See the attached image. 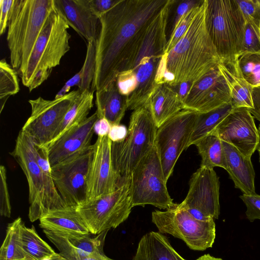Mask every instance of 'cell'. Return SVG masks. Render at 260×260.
Returning a JSON list of instances; mask_svg holds the SVG:
<instances>
[{"mask_svg":"<svg viewBox=\"0 0 260 260\" xmlns=\"http://www.w3.org/2000/svg\"><path fill=\"white\" fill-rule=\"evenodd\" d=\"M80 92L79 89L74 90L53 100L41 96L29 100L31 114L21 131L36 145L47 148Z\"/></svg>","mask_w":260,"mask_h":260,"instance_id":"obj_12","label":"cell"},{"mask_svg":"<svg viewBox=\"0 0 260 260\" xmlns=\"http://www.w3.org/2000/svg\"><path fill=\"white\" fill-rule=\"evenodd\" d=\"M96 56V42H87L86 55L84 64L81 68V79L78 87L81 91L91 90L95 74Z\"/></svg>","mask_w":260,"mask_h":260,"instance_id":"obj_36","label":"cell"},{"mask_svg":"<svg viewBox=\"0 0 260 260\" xmlns=\"http://www.w3.org/2000/svg\"><path fill=\"white\" fill-rule=\"evenodd\" d=\"M99 117L96 112L67 131L47 148L51 166L89 146Z\"/></svg>","mask_w":260,"mask_h":260,"instance_id":"obj_19","label":"cell"},{"mask_svg":"<svg viewBox=\"0 0 260 260\" xmlns=\"http://www.w3.org/2000/svg\"><path fill=\"white\" fill-rule=\"evenodd\" d=\"M252 100L253 107L248 109L253 117L260 122V85L253 87Z\"/></svg>","mask_w":260,"mask_h":260,"instance_id":"obj_46","label":"cell"},{"mask_svg":"<svg viewBox=\"0 0 260 260\" xmlns=\"http://www.w3.org/2000/svg\"><path fill=\"white\" fill-rule=\"evenodd\" d=\"M93 145L51 166L56 188L67 207L77 208L87 201V180Z\"/></svg>","mask_w":260,"mask_h":260,"instance_id":"obj_13","label":"cell"},{"mask_svg":"<svg viewBox=\"0 0 260 260\" xmlns=\"http://www.w3.org/2000/svg\"><path fill=\"white\" fill-rule=\"evenodd\" d=\"M204 0H170L166 26L167 42L171 37L182 17L192 8L201 5Z\"/></svg>","mask_w":260,"mask_h":260,"instance_id":"obj_34","label":"cell"},{"mask_svg":"<svg viewBox=\"0 0 260 260\" xmlns=\"http://www.w3.org/2000/svg\"><path fill=\"white\" fill-rule=\"evenodd\" d=\"M221 141L250 158L259 142L254 117L246 108L234 109L215 129Z\"/></svg>","mask_w":260,"mask_h":260,"instance_id":"obj_18","label":"cell"},{"mask_svg":"<svg viewBox=\"0 0 260 260\" xmlns=\"http://www.w3.org/2000/svg\"><path fill=\"white\" fill-rule=\"evenodd\" d=\"M146 104L157 128L184 109L179 93L167 84H157Z\"/></svg>","mask_w":260,"mask_h":260,"instance_id":"obj_23","label":"cell"},{"mask_svg":"<svg viewBox=\"0 0 260 260\" xmlns=\"http://www.w3.org/2000/svg\"><path fill=\"white\" fill-rule=\"evenodd\" d=\"M157 129L145 104L132 113L126 138L112 142V160L119 187L129 180L136 167L154 146Z\"/></svg>","mask_w":260,"mask_h":260,"instance_id":"obj_5","label":"cell"},{"mask_svg":"<svg viewBox=\"0 0 260 260\" xmlns=\"http://www.w3.org/2000/svg\"><path fill=\"white\" fill-rule=\"evenodd\" d=\"M129 196L133 207L151 205L167 210L176 205L168 191L155 145L133 171L129 179Z\"/></svg>","mask_w":260,"mask_h":260,"instance_id":"obj_9","label":"cell"},{"mask_svg":"<svg viewBox=\"0 0 260 260\" xmlns=\"http://www.w3.org/2000/svg\"><path fill=\"white\" fill-rule=\"evenodd\" d=\"M152 222L159 233L183 240L191 249L203 251L212 247L216 236L214 219L200 221L179 204L164 211L152 212Z\"/></svg>","mask_w":260,"mask_h":260,"instance_id":"obj_10","label":"cell"},{"mask_svg":"<svg viewBox=\"0 0 260 260\" xmlns=\"http://www.w3.org/2000/svg\"><path fill=\"white\" fill-rule=\"evenodd\" d=\"M246 53L260 54V20L252 18L245 20L241 54Z\"/></svg>","mask_w":260,"mask_h":260,"instance_id":"obj_37","label":"cell"},{"mask_svg":"<svg viewBox=\"0 0 260 260\" xmlns=\"http://www.w3.org/2000/svg\"><path fill=\"white\" fill-rule=\"evenodd\" d=\"M111 126V124L106 118H99L94 125V133L98 135V136H107L110 132Z\"/></svg>","mask_w":260,"mask_h":260,"instance_id":"obj_48","label":"cell"},{"mask_svg":"<svg viewBox=\"0 0 260 260\" xmlns=\"http://www.w3.org/2000/svg\"><path fill=\"white\" fill-rule=\"evenodd\" d=\"M44 260H54V259L53 258H48V259H45Z\"/></svg>","mask_w":260,"mask_h":260,"instance_id":"obj_52","label":"cell"},{"mask_svg":"<svg viewBox=\"0 0 260 260\" xmlns=\"http://www.w3.org/2000/svg\"><path fill=\"white\" fill-rule=\"evenodd\" d=\"M244 18L260 20V0H236Z\"/></svg>","mask_w":260,"mask_h":260,"instance_id":"obj_42","label":"cell"},{"mask_svg":"<svg viewBox=\"0 0 260 260\" xmlns=\"http://www.w3.org/2000/svg\"><path fill=\"white\" fill-rule=\"evenodd\" d=\"M93 100L92 91H80L66 113L52 141L48 146L56 141L67 131L79 125L88 117L87 116L93 105Z\"/></svg>","mask_w":260,"mask_h":260,"instance_id":"obj_28","label":"cell"},{"mask_svg":"<svg viewBox=\"0 0 260 260\" xmlns=\"http://www.w3.org/2000/svg\"><path fill=\"white\" fill-rule=\"evenodd\" d=\"M258 131L259 134V142L258 144V145L257 146L256 150L258 151V154H259V162H260V124L259 125L258 128Z\"/></svg>","mask_w":260,"mask_h":260,"instance_id":"obj_51","label":"cell"},{"mask_svg":"<svg viewBox=\"0 0 260 260\" xmlns=\"http://www.w3.org/2000/svg\"><path fill=\"white\" fill-rule=\"evenodd\" d=\"M120 1V0H88V3L92 13L100 18Z\"/></svg>","mask_w":260,"mask_h":260,"instance_id":"obj_43","label":"cell"},{"mask_svg":"<svg viewBox=\"0 0 260 260\" xmlns=\"http://www.w3.org/2000/svg\"><path fill=\"white\" fill-rule=\"evenodd\" d=\"M11 206L7 179V171L4 166L0 167V214L10 217Z\"/></svg>","mask_w":260,"mask_h":260,"instance_id":"obj_39","label":"cell"},{"mask_svg":"<svg viewBox=\"0 0 260 260\" xmlns=\"http://www.w3.org/2000/svg\"><path fill=\"white\" fill-rule=\"evenodd\" d=\"M201 5L192 8L180 20L171 37L167 42L165 53H168L185 33Z\"/></svg>","mask_w":260,"mask_h":260,"instance_id":"obj_38","label":"cell"},{"mask_svg":"<svg viewBox=\"0 0 260 260\" xmlns=\"http://www.w3.org/2000/svg\"><path fill=\"white\" fill-rule=\"evenodd\" d=\"M132 260H186L172 246L167 237L150 232L140 240Z\"/></svg>","mask_w":260,"mask_h":260,"instance_id":"obj_26","label":"cell"},{"mask_svg":"<svg viewBox=\"0 0 260 260\" xmlns=\"http://www.w3.org/2000/svg\"><path fill=\"white\" fill-rule=\"evenodd\" d=\"M169 0H120L100 17L91 91L101 90L132 70L147 28Z\"/></svg>","mask_w":260,"mask_h":260,"instance_id":"obj_1","label":"cell"},{"mask_svg":"<svg viewBox=\"0 0 260 260\" xmlns=\"http://www.w3.org/2000/svg\"><path fill=\"white\" fill-rule=\"evenodd\" d=\"M69 27L54 7L19 74L23 85L30 92L48 78L53 69L60 64L62 57L70 50Z\"/></svg>","mask_w":260,"mask_h":260,"instance_id":"obj_4","label":"cell"},{"mask_svg":"<svg viewBox=\"0 0 260 260\" xmlns=\"http://www.w3.org/2000/svg\"><path fill=\"white\" fill-rule=\"evenodd\" d=\"M20 237L23 248L29 260L53 258L58 254L39 236L33 225L27 228L23 223Z\"/></svg>","mask_w":260,"mask_h":260,"instance_id":"obj_31","label":"cell"},{"mask_svg":"<svg viewBox=\"0 0 260 260\" xmlns=\"http://www.w3.org/2000/svg\"><path fill=\"white\" fill-rule=\"evenodd\" d=\"M219 181L213 169L200 167L191 176L185 199L179 204L194 218L218 219L220 214Z\"/></svg>","mask_w":260,"mask_h":260,"instance_id":"obj_15","label":"cell"},{"mask_svg":"<svg viewBox=\"0 0 260 260\" xmlns=\"http://www.w3.org/2000/svg\"><path fill=\"white\" fill-rule=\"evenodd\" d=\"M116 84L119 92L123 95L128 96L137 86L135 73L133 70L120 73L117 77Z\"/></svg>","mask_w":260,"mask_h":260,"instance_id":"obj_40","label":"cell"},{"mask_svg":"<svg viewBox=\"0 0 260 260\" xmlns=\"http://www.w3.org/2000/svg\"><path fill=\"white\" fill-rule=\"evenodd\" d=\"M132 208L128 180L113 192L86 202L77 210L90 233L98 235L125 221Z\"/></svg>","mask_w":260,"mask_h":260,"instance_id":"obj_11","label":"cell"},{"mask_svg":"<svg viewBox=\"0 0 260 260\" xmlns=\"http://www.w3.org/2000/svg\"><path fill=\"white\" fill-rule=\"evenodd\" d=\"M195 145L201 157L200 167L213 169L224 167L222 142L214 130L212 133L197 141Z\"/></svg>","mask_w":260,"mask_h":260,"instance_id":"obj_30","label":"cell"},{"mask_svg":"<svg viewBox=\"0 0 260 260\" xmlns=\"http://www.w3.org/2000/svg\"><path fill=\"white\" fill-rule=\"evenodd\" d=\"M10 154L26 176L29 187L28 217L31 222L48 213L67 208L54 184L52 176L44 173L34 156L31 141L21 130Z\"/></svg>","mask_w":260,"mask_h":260,"instance_id":"obj_8","label":"cell"},{"mask_svg":"<svg viewBox=\"0 0 260 260\" xmlns=\"http://www.w3.org/2000/svg\"></svg>","mask_w":260,"mask_h":260,"instance_id":"obj_53","label":"cell"},{"mask_svg":"<svg viewBox=\"0 0 260 260\" xmlns=\"http://www.w3.org/2000/svg\"><path fill=\"white\" fill-rule=\"evenodd\" d=\"M108 230L94 237L88 235L54 232L43 230L47 238L67 260H80L91 253L103 251V246Z\"/></svg>","mask_w":260,"mask_h":260,"instance_id":"obj_21","label":"cell"},{"mask_svg":"<svg viewBox=\"0 0 260 260\" xmlns=\"http://www.w3.org/2000/svg\"><path fill=\"white\" fill-rule=\"evenodd\" d=\"M204 0L185 33L167 54L166 70L174 77L171 86L193 84L218 66L220 60L205 23Z\"/></svg>","mask_w":260,"mask_h":260,"instance_id":"obj_2","label":"cell"},{"mask_svg":"<svg viewBox=\"0 0 260 260\" xmlns=\"http://www.w3.org/2000/svg\"><path fill=\"white\" fill-rule=\"evenodd\" d=\"M127 131L128 129L124 125H112L108 136L112 142H120L126 138Z\"/></svg>","mask_w":260,"mask_h":260,"instance_id":"obj_45","label":"cell"},{"mask_svg":"<svg viewBox=\"0 0 260 260\" xmlns=\"http://www.w3.org/2000/svg\"><path fill=\"white\" fill-rule=\"evenodd\" d=\"M218 67L229 86L233 108H253V86L243 77L238 63L231 65L219 62Z\"/></svg>","mask_w":260,"mask_h":260,"instance_id":"obj_27","label":"cell"},{"mask_svg":"<svg viewBox=\"0 0 260 260\" xmlns=\"http://www.w3.org/2000/svg\"><path fill=\"white\" fill-rule=\"evenodd\" d=\"M95 105L99 118H106L111 125L118 124L128 109L127 96L119 92L115 80L96 91Z\"/></svg>","mask_w":260,"mask_h":260,"instance_id":"obj_24","label":"cell"},{"mask_svg":"<svg viewBox=\"0 0 260 260\" xmlns=\"http://www.w3.org/2000/svg\"><path fill=\"white\" fill-rule=\"evenodd\" d=\"M231 101L229 86L217 66L192 84L183 103L184 109L202 113Z\"/></svg>","mask_w":260,"mask_h":260,"instance_id":"obj_16","label":"cell"},{"mask_svg":"<svg viewBox=\"0 0 260 260\" xmlns=\"http://www.w3.org/2000/svg\"><path fill=\"white\" fill-rule=\"evenodd\" d=\"M246 207L245 212L247 218L253 222L255 219L260 220V195L243 194L240 196Z\"/></svg>","mask_w":260,"mask_h":260,"instance_id":"obj_41","label":"cell"},{"mask_svg":"<svg viewBox=\"0 0 260 260\" xmlns=\"http://www.w3.org/2000/svg\"><path fill=\"white\" fill-rule=\"evenodd\" d=\"M196 260H222V259L220 258L215 257L213 256H211L209 254H204V255L199 257Z\"/></svg>","mask_w":260,"mask_h":260,"instance_id":"obj_50","label":"cell"},{"mask_svg":"<svg viewBox=\"0 0 260 260\" xmlns=\"http://www.w3.org/2000/svg\"><path fill=\"white\" fill-rule=\"evenodd\" d=\"M108 258L104 252H97L83 257L80 260H108Z\"/></svg>","mask_w":260,"mask_h":260,"instance_id":"obj_49","label":"cell"},{"mask_svg":"<svg viewBox=\"0 0 260 260\" xmlns=\"http://www.w3.org/2000/svg\"><path fill=\"white\" fill-rule=\"evenodd\" d=\"M14 0L0 1V35H3L8 27L10 12Z\"/></svg>","mask_w":260,"mask_h":260,"instance_id":"obj_44","label":"cell"},{"mask_svg":"<svg viewBox=\"0 0 260 260\" xmlns=\"http://www.w3.org/2000/svg\"><path fill=\"white\" fill-rule=\"evenodd\" d=\"M205 23L220 62L237 64L242 51L245 19L236 0H207Z\"/></svg>","mask_w":260,"mask_h":260,"instance_id":"obj_7","label":"cell"},{"mask_svg":"<svg viewBox=\"0 0 260 260\" xmlns=\"http://www.w3.org/2000/svg\"><path fill=\"white\" fill-rule=\"evenodd\" d=\"M43 230L72 234H90L77 208L67 207L51 211L39 219Z\"/></svg>","mask_w":260,"mask_h":260,"instance_id":"obj_25","label":"cell"},{"mask_svg":"<svg viewBox=\"0 0 260 260\" xmlns=\"http://www.w3.org/2000/svg\"><path fill=\"white\" fill-rule=\"evenodd\" d=\"M112 142L108 135L98 136L87 180V201L114 191L119 186L111 155Z\"/></svg>","mask_w":260,"mask_h":260,"instance_id":"obj_17","label":"cell"},{"mask_svg":"<svg viewBox=\"0 0 260 260\" xmlns=\"http://www.w3.org/2000/svg\"><path fill=\"white\" fill-rule=\"evenodd\" d=\"M23 223L19 217L8 225L6 237L0 249V260H29L21 240L20 231Z\"/></svg>","mask_w":260,"mask_h":260,"instance_id":"obj_32","label":"cell"},{"mask_svg":"<svg viewBox=\"0 0 260 260\" xmlns=\"http://www.w3.org/2000/svg\"><path fill=\"white\" fill-rule=\"evenodd\" d=\"M54 5L70 27L87 42H96L100 30V19L92 13L88 0H54Z\"/></svg>","mask_w":260,"mask_h":260,"instance_id":"obj_20","label":"cell"},{"mask_svg":"<svg viewBox=\"0 0 260 260\" xmlns=\"http://www.w3.org/2000/svg\"><path fill=\"white\" fill-rule=\"evenodd\" d=\"M224 167L233 181L235 187L245 194H256L255 172L251 160L233 145L222 141Z\"/></svg>","mask_w":260,"mask_h":260,"instance_id":"obj_22","label":"cell"},{"mask_svg":"<svg viewBox=\"0 0 260 260\" xmlns=\"http://www.w3.org/2000/svg\"><path fill=\"white\" fill-rule=\"evenodd\" d=\"M168 3L149 24L133 70L137 86L128 96V109L135 110L146 104L156 86L155 77L167 43Z\"/></svg>","mask_w":260,"mask_h":260,"instance_id":"obj_6","label":"cell"},{"mask_svg":"<svg viewBox=\"0 0 260 260\" xmlns=\"http://www.w3.org/2000/svg\"><path fill=\"white\" fill-rule=\"evenodd\" d=\"M234 109L231 103L206 113H198L188 147L212 133Z\"/></svg>","mask_w":260,"mask_h":260,"instance_id":"obj_29","label":"cell"},{"mask_svg":"<svg viewBox=\"0 0 260 260\" xmlns=\"http://www.w3.org/2000/svg\"><path fill=\"white\" fill-rule=\"evenodd\" d=\"M238 63L244 79L253 87L259 85L260 54H242L238 58Z\"/></svg>","mask_w":260,"mask_h":260,"instance_id":"obj_35","label":"cell"},{"mask_svg":"<svg viewBox=\"0 0 260 260\" xmlns=\"http://www.w3.org/2000/svg\"><path fill=\"white\" fill-rule=\"evenodd\" d=\"M54 9V0L14 1L7 41L10 64L19 75L26 65L45 22Z\"/></svg>","mask_w":260,"mask_h":260,"instance_id":"obj_3","label":"cell"},{"mask_svg":"<svg viewBox=\"0 0 260 260\" xmlns=\"http://www.w3.org/2000/svg\"><path fill=\"white\" fill-rule=\"evenodd\" d=\"M17 72L5 59L0 61V113L8 99L19 91Z\"/></svg>","mask_w":260,"mask_h":260,"instance_id":"obj_33","label":"cell"},{"mask_svg":"<svg viewBox=\"0 0 260 260\" xmlns=\"http://www.w3.org/2000/svg\"><path fill=\"white\" fill-rule=\"evenodd\" d=\"M81 79V71L80 70L77 73L68 80L61 89L58 92L55 99L61 98L69 93L71 88L75 85L79 86Z\"/></svg>","mask_w":260,"mask_h":260,"instance_id":"obj_47","label":"cell"},{"mask_svg":"<svg viewBox=\"0 0 260 260\" xmlns=\"http://www.w3.org/2000/svg\"><path fill=\"white\" fill-rule=\"evenodd\" d=\"M198 114L182 110L157 129L155 146L167 182L180 155L188 148Z\"/></svg>","mask_w":260,"mask_h":260,"instance_id":"obj_14","label":"cell"}]
</instances>
